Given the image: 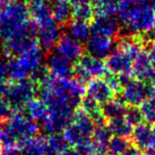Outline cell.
<instances>
[{
  "instance_id": "cell-25",
  "label": "cell",
  "mask_w": 155,
  "mask_h": 155,
  "mask_svg": "<svg viewBox=\"0 0 155 155\" xmlns=\"http://www.w3.org/2000/svg\"><path fill=\"white\" fill-rule=\"evenodd\" d=\"M113 137L111 130L108 126H101L95 127L93 135H92V141L94 142L97 150V153L105 152L108 148V142Z\"/></svg>"
},
{
  "instance_id": "cell-4",
  "label": "cell",
  "mask_w": 155,
  "mask_h": 155,
  "mask_svg": "<svg viewBox=\"0 0 155 155\" xmlns=\"http://www.w3.org/2000/svg\"><path fill=\"white\" fill-rule=\"evenodd\" d=\"M95 124L89 115L83 111H76L71 123L63 130V137L68 145L77 146L92 138Z\"/></svg>"
},
{
  "instance_id": "cell-30",
  "label": "cell",
  "mask_w": 155,
  "mask_h": 155,
  "mask_svg": "<svg viewBox=\"0 0 155 155\" xmlns=\"http://www.w3.org/2000/svg\"><path fill=\"white\" fill-rule=\"evenodd\" d=\"M130 145L131 142L128 140V138L114 135L108 142L107 151L112 155H122Z\"/></svg>"
},
{
  "instance_id": "cell-37",
  "label": "cell",
  "mask_w": 155,
  "mask_h": 155,
  "mask_svg": "<svg viewBox=\"0 0 155 155\" xmlns=\"http://www.w3.org/2000/svg\"><path fill=\"white\" fill-rule=\"evenodd\" d=\"M146 52H147V55H148V58H149L151 65H152L153 69L155 71V41L150 43L149 47H148V50H147Z\"/></svg>"
},
{
  "instance_id": "cell-11",
  "label": "cell",
  "mask_w": 155,
  "mask_h": 155,
  "mask_svg": "<svg viewBox=\"0 0 155 155\" xmlns=\"http://www.w3.org/2000/svg\"><path fill=\"white\" fill-rule=\"evenodd\" d=\"M27 6L30 17L36 27L55 22L52 17L51 3L48 0H28Z\"/></svg>"
},
{
  "instance_id": "cell-19",
  "label": "cell",
  "mask_w": 155,
  "mask_h": 155,
  "mask_svg": "<svg viewBox=\"0 0 155 155\" xmlns=\"http://www.w3.org/2000/svg\"><path fill=\"white\" fill-rule=\"evenodd\" d=\"M120 31L119 21L114 17L97 16L91 25V33L115 38Z\"/></svg>"
},
{
  "instance_id": "cell-35",
  "label": "cell",
  "mask_w": 155,
  "mask_h": 155,
  "mask_svg": "<svg viewBox=\"0 0 155 155\" xmlns=\"http://www.w3.org/2000/svg\"><path fill=\"white\" fill-rule=\"evenodd\" d=\"M75 149L78 151V153L80 155H96L97 150L94 142L90 139L80 143L79 145L75 146Z\"/></svg>"
},
{
  "instance_id": "cell-44",
  "label": "cell",
  "mask_w": 155,
  "mask_h": 155,
  "mask_svg": "<svg viewBox=\"0 0 155 155\" xmlns=\"http://www.w3.org/2000/svg\"><path fill=\"white\" fill-rule=\"evenodd\" d=\"M81 1H84V2H87V3H90V4L94 5L96 3L97 0H81Z\"/></svg>"
},
{
  "instance_id": "cell-18",
  "label": "cell",
  "mask_w": 155,
  "mask_h": 155,
  "mask_svg": "<svg viewBox=\"0 0 155 155\" xmlns=\"http://www.w3.org/2000/svg\"><path fill=\"white\" fill-rule=\"evenodd\" d=\"M132 76L143 82H149L155 78V71L146 51H143L132 62Z\"/></svg>"
},
{
  "instance_id": "cell-46",
  "label": "cell",
  "mask_w": 155,
  "mask_h": 155,
  "mask_svg": "<svg viewBox=\"0 0 155 155\" xmlns=\"http://www.w3.org/2000/svg\"><path fill=\"white\" fill-rule=\"evenodd\" d=\"M151 130H152V134H153L154 137H155V124H152V126H151Z\"/></svg>"
},
{
  "instance_id": "cell-5",
  "label": "cell",
  "mask_w": 155,
  "mask_h": 155,
  "mask_svg": "<svg viewBox=\"0 0 155 155\" xmlns=\"http://www.w3.org/2000/svg\"><path fill=\"white\" fill-rule=\"evenodd\" d=\"M3 126L16 138L19 143V148L29 139L36 137L39 132V127L35 120L28 118L19 110L13 112V114Z\"/></svg>"
},
{
  "instance_id": "cell-50",
  "label": "cell",
  "mask_w": 155,
  "mask_h": 155,
  "mask_svg": "<svg viewBox=\"0 0 155 155\" xmlns=\"http://www.w3.org/2000/svg\"><path fill=\"white\" fill-rule=\"evenodd\" d=\"M0 153H1V147H0Z\"/></svg>"
},
{
  "instance_id": "cell-13",
  "label": "cell",
  "mask_w": 155,
  "mask_h": 155,
  "mask_svg": "<svg viewBox=\"0 0 155 155\" xmlns=\"http://www.w3.org/2000/svg\"><path fill=\"white\" fill-rule=\"evenodd\" d=\"M132 60L120 48H114L106 59V65L109 72L116 75H132Z\"/></svg>"
},
{
  "instance_id": "cell-43",
  "label": "cell",
  "mask_w": 155,
  "mask_h": 155,
  "mask_svg": "<svg viewBox=\"0 0 155 155\" xmlns=\"http://www.w3.org/2000/svg\"><path fill=\"white\" fill-rule=\"evenodd\" d=\"M143 155H155V148H150L143 151Z\"/></svg>"
},
{
  "instance_id": "cell-27",
  "label": "cell",
  "mask_w": 155,
  "mask_h": 155,
  "mask_svg": "<svg viewBox=\"0 0 155 155\" xmlns=\"http://www.w3.org/2000/svg\"><path fill=\"white\" fill-rule=\"evenodd\" d=\"M107 126L109 127L113 135H115V137H127V138L131 137L132 130H134V127L130 126L127 123V120L124 119V117L110 120Z\"/></svg>"
},
{
  "instance_id": "cell-45",
  "label": "cell",
  "mask_w": 155,
  "mask_h": 155,
  "mask_svg": "<svg viewBox=\"0 0 155 155\" xmlns=\"http://www.w3.org/2000/svg\"><path fill=\"white\" fill-rule=\"evenodd\" d=\"M96 155H112V154H110L108 151H105V152H100V153H97Z\"/></svg>"
},
{
  "instance_id": "cell-31",
  "label": "cell",
  "mask_w": 155,
  "mask_h": 155,
  "mask_svg": "<svg viewBox=\"0 0 155 155\" xmlns=\"http://www.w3.org/2000/svg\"><path fill=\"white\" fill-rule=\"evenodd\" d=\"M139 110L141 112L143 122L152 126L155 124V98L144 101L139 106Z\"/></svg>"
},
{
  "instance_id": "cell-22",
  "label": "cell",
  "mask_w": 155,
  "mask_h": 155,
  "mask_svg": "<svg viewBox=\"0 0 155 155\" xmlns=\"http://www.w3.org/2000/svg\"><path fill=\"white\" fill-rule=\"evenodd\" d=\"M127 109V104L122 99H116V98H113L107 103L103 104V107L101 108L102 114L108 120L122 118L126 114Z\"/></svg>"
},
{
  "instance_id": "cell-8",
  "label": "cell",
  "mask_w": 155,
  "mask_h": 155,
  "mask_svg": "<svg viewBox=\"0 0 155 155\" xmlns=\"http://www.w3.org/2000/svg\"><path fill=\"white\" fill-rule=\"evenodd\" d=\"M37 91L35 82L32 80H21L13 82L7 86L5 93V99L9 102L14 111H18L20 108L33 99Z\"/></svg>"
},
{
  "instance_id": "cell-38",
  "label": "cell",
  "mask_w": 155,
  "mask_h": 155,
  "mask_svg": "<svg viewBox=\"0 0 155 155\" xmlns=\"http://www.w3.org/2000/svg\"><path fill=\"white\" fill-rule=\"evenodd\" d=\"M122 155H143V152L138 148H137L134 145L131 144Z\"/></svg>"
},
{
  "instance_id": "cell-16",
  "label": "cell",
  "mask_w": 155,
  "mask_h": 155,
  "mask_svg": "<svg viewBox=\"0 0 155 155\" xmlns=\"http://www.w3.org/2000/svg\"><path fill=\"white\" fill-rule=\"evenodd\" d=\"M86 95L90 96L99 104L103 105L113 99L115 93L109 86L106 79L93 78L88 81V85L86 87Z\"/></svg>"
},
{
  "instance_id": "cell-20",
  "label": "cell",
  "mask_w": 155,
  "mask_h": 155,
  "mask_svg": "<svg viewBox=\"0 0 155 155\" xmlns=\"http://www.w3.org/2000/svg\"><path fill=\"white\" fill-rule=\"evenodd\" d=\"M52 17L58 25H65L72 17V5L67 0H54L51 3Z\"/></svg>"
},
{
  "instance_id": "cell-24",
  "label": "cell",
  "mask_w": 155,
  "mask_h": 155,
  "mask_svg": "<svg viewBox=\"0 0 155 155\" xmlns=\"http://www.w3.org/2000/svg\"><path fill=\"white\" fill-rule=\"evenodd\" d=\"M68 34L80 43L87 41L91 34V25L88 22L74 19L69 23Z\"/></svg>"
},
{
  "instance_id": "cell-48",
  "label": "cell",
  "mask_w": 155,
  "mask_h": 155,
  "mask_svg": "<svg viewBox=\"0 0 155 155\" xmlns=\"http://www.w3.org/2000/svg\"><path fill=\"white\" fill-rule=\"evenodd\" d=\"M144 1H147V2H151V1H153V0H144Z\"/></svg>"
},
{
  "instance_id": "cell-14",
  "label": "cell",
  "mask_w": 155,
  "mask_h": 155,
  "mask_svg": "<svg viewBox=\"0 0 155 155\" xmlns=\"http://www.w3.org/2000/svg\"><path fill=\"white\" fill-rule=\"evenodd\" d=\"M56 52L71 61H77L83 55V47L80 41L73 39L68 33L60 35L56 43Z\"/></svg>"
},
{
  "instance_id": "cell-28",
  "label": "cell",
  "mask_w": 155,
  "mask_h": 155,
  "mask_svg": "<svg viewBox=\"0 0 155 155\" xmlns=\"http://www.w3.org/2000/svg\"><path fill=\"white\" fill-rule=\"evenodd\" d=\"M120 0H97L94 4V11L97 16L114 17L118 14Z\"/></svg>"
},
{
  "instance_id": "cell-6",
  "label": "cell",
  "mask_w": 155,
  "mask_h": 155,
  "mask_svg": "<svg viewBox=\"0 0 155 155\" xmlns=\"http://www.w3.org/2000/svg\"><path fill=\"white\" fill-rule=\"evenodd\" d=\"M120 95V99L127 105L139 107L144 101L154 99L155 86L151 82H143L132 78L123 86Z\"/></svg>"
},
{
  "instance_id": "cell-7",
  "label": "cell",
  "mask_w": 155,
  "mask_h": 155,
  "mask_svg": "<svg viewBox=\"0 0 155 155\" xmlns=\"http://www.w3.org/2000/svg\"><path fill=\"white\" fill-rule=\"evenodd\" d=\"M109 70L103 61V58H96L92 54H84L77 60L74 65L73 73L76 78L83 83L88 82L93 78H103L108 74Z\"/></svg>"
},
{
  "instance_id": "cell-12",
  "label": "cell",
  "mask_w": 155,
  "mask_h": 155,
  "mask_svg": "<svg viewBox=\"0 0 155 155\" xmlns=\"http://www.w3.org/2000/svg\"><path fill=\"white\" fill-rule=\"evenodd\" d=\"M86 43L89 54L100 58H107L108 55L115 48L114 38L100 35V34L91 33Z\"/></svg>"
},
{
  "instance_id": "cell-33",
  "label": "cell",
  "mask_w": 155,
  "mask_h": 155,
  "mask_svg": "<svg viewBox=\"0 0 155 155\" xmlns=\"http://www.w3.org/2000/svg\"><path fill=\"white\" fill-rule=\"evenodd\" d=\"M124 119L127 120V123L134 127L143 123L141 112L138 107H132V106L127 107L126 114H124Z\"/></svg>"
},
{
  "instance_id": "cell-49",
  "label": "cell",
  "mask_w": 155,
  "mask_h": 155,
  "mask_svg": "<svg viewBox=\"0 0 155 155\" xmlns=\"http://www.w3.org/2000/svg\"><path fill=\"white\" fill-rule=\"evenodd\" d=\"M67 1H69V2H71V3H72V1H74V0H67Z\"/></svg>"
},
{
  "instance_id": "cell-3",
  "label": "cell",
  "mask_w": 155,
  "mask_h": 155,
  "mask_svg": "<svg viewBox=\"0 0 155 155\" xmlns=\"http://www.w3.org/2000/svg\"><path fill=\"white\" fill-rule=\"evenodd\" d=\"M44 54L39 44L6 63V75L13 82L33 78L43 68Z\"/></svg>"
},
{
  "instance_id": "cell-2",
  "label": "cell",
  "mask_w": 155,
  "mask_h": 155,
  "mask_svg": "<svg viewBox=\"0 0 155 155\" xmlns=\"http://www.w3.org/2000/svg\"><path fill=\"white\" fill-rule=\"evenodd\" d=\"M0 29L4 41L19 34L32 33L36 35L37 33L36 25L30 20L28 6L20 0L7 3L0 13Z\"/></svg>"
},
{
  "instance_id": "cell-9",
  "label": "cell",
  "mask_w": 155,
  "mask_h": 155,
  "mask_svg": "<svg viewBox=\"0 0 155 155\" xmlns=\"http://www.w3.org/2000/svg\"><path fill=\"white\" fill-rule=\"evenodd\" d=\"M75 110L71 108H63L56 110H48V115L43 122V130L48 134H59L63 131L73 119Z\"/></svg>"
},
{
  "instance_id": "cell-41",
  "label": "cell",
  "mask_w": 155,
  "mask_h": 155,
  "mask_svg": "<svg viewBox=\"0 0 155 155\" xmlns=\"http://www.w3.org/2000/svg\"><path fill=\"white\" fill-rule=\"evenodd\" d=\"M58 155H80L78 153V151L75 149V148H68V147H67L66 149H64L62 152H60Z\"/></svg>"
},
{
  "instance_id": "cell-42",
  "label": "cell",
  "mask_w": 155,
  "mask_h": 155,
  "mask_svg": "<svg viewBox=\"0 0 155 155\" xmlns=\"http://www.w3.org/2000/svg\"><path fill=\"white\" fill-rule=\"evenodd\" d=\"M10 0H0V13L2 12L3 9L5 8V6L7 5V3H8Z\"/></svg>"
},
{
  "instance_id": "cell-34",
  "label": "cell",
  "mask_w": 155,
  "mask_h": 155,
  "mask_svg": "<svg viewBox=\"0 0 155 155\" xmlns=\"http://www.w3.org/2000/svg\"><path fill=\"white\" fill-rule=\"evenodd\" d=\"M13 112L14 110L11 107L9 102L0 97V124L6 123L11 115L13 114Z\"/></svg>"
},
{
  "instance_id": "cell-32",
  "label": "cell",
  "mask_w": 155,
  "mask_h": 155,
  "mask_svg": "<svg viewBox=\"0 0 155 155\" xmlns=\"http://www.w3.org/2000/svg\"><path fill=\"white\" fill-rule=\"evenodd\" d=\"M46 140L48 148H51L58 154L68 147V143L66 142L65 138L63 137V135L59 134H51L46 138Z\"/></svg>"
},
{
  "instance_id": "cell-39",
  "label": "cell",
  "mask_w": 155,
  "mask_h": 155,
  "mask_svg": "<svg viewBox=\"0 0 155 155\" xmlns=\"http://www.w3.org/2000/svg\"><path fill=\"white\" fill-rule=\"evenodd\" d=\"M6 77V63L3 62L2 59L0 58V83L5 82Z\"/></svg>"
},
{
  "instance_id": "cell-1",
  "label": "cell",
  "mask_w": 155,
  "mask_h": 155,
  "mask_svg": "<svg viewBox=\"0 0 155 155\" xmlns=\"http://www.w3.org/2000/svg\"><path fill=\"white\" fill-rule=\"evenodd\" d=\"M118 21L132 36L144 35L155 24V11L150 2L134 0L127 2L120 0Z\"/></svg>"
},
{
  "instance_id": "cell-26",
  "label": "cell",
  "mask_w": 155,
  "mask_h": 155,
  "mask_svg": "<svg viewBox=\"0 0 155 155\" xmlns=\"http://www.w3.org/2000/svg\"><path fill=\"white\" fill-rule=\"evenodd\" d=\"M71 5H72V17L74 19L86 22L91 21L93 19L95 14L94 5L81 0H74Z\"/></svg>"
},
{
  "instance_id": "cell-10",
  "label": "cell",
  "mask_w": 155,
  "mask_h": 155,
  "mask_svg": "<svg viewBox=\"0 0 155 155\" xmlns=\"http://www.w3.org/2000/svg\"><path fill=\"white\" fill-rule=\"evenodd\" d=\"M37 44H39V41L36 35L32 33H23L4 41L3 51L6 55L18 56Z\"/></svg>"
},
{
  "instance_id": "cell-15",
  "label": "cell",
  "mask_w": 155,
  "mask_h": 155,
  "mask_svg": "<svg viewBox=\"0 0 155 155\" xmlns=\"http://www.w3.org/2000/svg\"><path fill=\"white\" fill-rule=\"evenodd\" d=\"M47 69L48 73L56 78H68L73 74L74 65L71 60L61 54L54 52L47 59Z\"/></svg>"
},
{
  "instance_id": "cell-47",
  "label": "cell",
  "mask_w": 155,
  "mask_h": 155,
  "mask_svg": "<svg viewBox=\"0 0 155 155\" xmlns=\"http://www.w3.org/2000/svg\"><path fill=\"white\" fill-rule=\"evenodd\" d=\"M150 3H151V6H152V8H153L154 11H155V0H153V1H151Z\"/></svg>"
},
{
  "instance_id": "cell-36",
  "label": "cell",
  "mask_w": 155,
  "mask_h": 155,
  "mask_svg": "<svg viewBox=\"0 0 155 155\" xmlns=\"http://www.w3.org/2000/svg\"><path fill=\"white\" fill-rule=\"evenodd\" d=\"M106 81L108 82L109 86L111 87V89L114 91V93H118L120 92V90L123 88V84L120 82V79L119 77V75H116V74H113L111 73L110 75H106Z\"/></svg>"
},
{
  "instance_id": "cell-23",
  "label": "cell",
  "mask_w": 155,
  "mask_h": 155,
  "mask_svg": "<svg viewBox=\"0 0 155 155\" xmlns=\"http://www.w3.org/2000/svg\"><path fill=\"white\" fill-rule=\"evenodd\" d=\"M25 115L33 120L43 122L48 115V108L41 99L33 98L24 106Z\"/></svg>"
},
{
  "instance_id": "cell-40",
  "label": "cell",
  "mask_w": 155,
  "mask_h": 155,
  "mask_svg": "<svg viewBox=\"0 0 155 155\" xmlns=\"http://www.w3.org/2000/svg\"><path fill=\"white\" fill-rule=\"evenodd\" d=\"M143 36H144V38H143V39H144L146 41H149V43L155 41V24H154V26L152 27V29H151L148 33L144 34Z\"/></svg>"
},
{
  "instance_id": "cell-17",
  "label": "cell",
  "mask_w": 155,
  "mask_h": 155,
  "mask_svg": "<svg viewBox=\"0 0 155 155\" xmlns=\"http://www.w3.org/2000/svg\"><path fill=\"white\" fill-rule=\"evenodd\" d=\"M131 144L141 151L155 148V137L149 124L142 123L134 127L131 134Z\"/></svg>"
},
{
  "instance_id": "cell-21",
  "label": "cell",
  "mask_w": 155,
  "mask_h": 155,
  "mask_svg": "<svg viewBox=\"0 0 155 155\" xmlns=\"http://www.w3.org/2000/svg\"><path fill=\"white\" fill-rule=\"evenodd\" d=\"M119 48L132 61L143 51L141 41L134 36H123L119 43Z\"/></svg>"
},
{
  "instance_id": "cell-29",
  "label": "cell",
  "mask_w": 155,
  "mask_h": 155,
  "mask_svg": "<svg viewBox=\"0 0 155 155\" xmlns=\"http://www.w3.org/2000/svg\"><path fill=\"white\" fill-rule=\"evenodd\" d=\"M80 107H81V111H83L84 113H86L87 115H89L91 117L93 122L98 119H100L101 117H103L102 110L100 108V104L88 95H86L82 98Z\"/></svg>"
}]
</instances>
